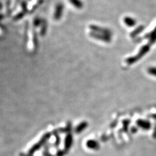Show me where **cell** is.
I'll use <instances>...</instances> for the list:
<instances>
[{
  "label": "cell",
  "mask_w": 156,
  "mask_h": 156,
  "mask_svg": "<svg viewBox=\"0 0 156 156\" xmlns=\"http://www.w3.org/2000/svg\"><path fill=\"white\" fill-rule=\"evenodd\" d=\"M150 46H151V45H149V44L143 46L141 48L139 53L136 55H135L133 57H129L126 60L127 64L128 65H131V64L135 63L138 61H139L142 57H143L146 54H147L149 52V51L150 50Z\"/></svg>",
  "instance_id": "obj_1"
},
{
  "label": "cell",
  "mask_w": 156,
  "mask_h": 156,
  "mask_svg": "<svg viewBox=\"0 0 156 156\" xmlns=\"http://www.w3.org/2000/svg\"><path fill=\"white\" fill-rule=\"evenodd\" d=\"M136 131H137V128H135V127H134V128L132 129V132H135Z\"/></svg>",
  "instance_id": "obj_22"
},
{
  "label": "cell",
  "mask_w": 156,
  "mask_h": 156,
  "mask_svg": "<svg viewBox=\"0 0 156 156\" xmlns=\"http://www.w3.org/2000/svg\"><path fill=\"white\" fill-rule=\"evenodd\" d=\"M50 138V135L49 134H47L45 135L42 139L39 141L37 143L35 144L29 150L28 153L31 155L33 154L34 153H35L36 151H38L39 149H40L45 143V142L48 140V139Z\"/></svg>",
  "instance_id": "obj_3"
},
{
  "label": "cell",
  "mask_w": 156,
  "mask_h": 156,
  "mask_svg": "<svg viewBox=\"0 0 156 156\" xmlns=\"http://www.w3.org/2000/svg\"><path fill=\"white\" fill-rule=\"evenodd\" d=\"M42 30L41 31V34L42 35H43L46 32L47 25L46 24V22H45V21H42Z\"/></svg>",
  "instance_id": "obj_18"
},
{
  "label": "cell",
  "mask_w": 156,
  "mask_h": 156,
  "mask_svg": "<svg viewBox=\"0 0 156 156\" xmlns=\"http://www.w3.org/2000/svg\"><path fill=\"white\" fill-rule=\"evenodd\" d=\"M153 137L154 138H156V126H155V130L154 131V134H153Z\"/></svg>",
  "instance_id": "obj_21"
},
{
  "label": "cell",
  "mask_w": 156,
  "mask_h": 156,
  "mask_svg": "<svg viewBox=\"0 0 156 156\" xmlns=\"http://www.w3.org/2000/svg\"><path fill=\"white\" fill-rule=\"evenodd\" d=\"M124 22L126 25L129 27H132L135 26L136 24V21L135 19L131 17H126L124 19Z\"/></svg>",
  "instance_id": "obj_9"
},
{
  "label": "cell",
  "mask_w": 156,
  "mask_h": 156,
  "mask_svg": "<svg viewBox=\"0 0 156 156\" xmlns=\"http://www.w3.org/2000/svg\"><path fill=\"white\" fill-rule=\"evenodd\" d=\"M32 155H31L30 154H24V153H20V156H32Z\"/></svg>",
  "instance_id": "obj_20"
},
{
  "label": "cell",
  "mask_w": 156,
  "mask_h": 156,
  "mask_svg": "<svg viewBox=\"0 0 156 156\" xmlns=\"http://www.w3.org/2000/svg\"><path fill=\"white\" fill-rule=\"evenodd\" d=\"M86 127H87V123L86 122H83L81 123L79 126H78L76 129V133H79L83 130H84Z\"/></svg>",
  "instance_id": "obj_13"
},
{
  "label": "cell",
  "mask_w": 156,
  "mask_h": 156,
  "mask_svg": "<svg viewBox=\"0 0 156 156\" xmlns=\"http://www.w3.org/2000/svg\"><path fill=\"white\" fill-rule=\"evenodd\" d=\"M42 22L41 21V19L39 18V17H35L34 20V22H33L34 25L35 27H38V26H40V24H42Z\"/></svg>",
  "instance_id": "obj_16"
},
{
  "label": "cell",
  "mask_w": 156,
  "mask_h": 156,
  "mask_svg": "<svg viewBox=\"0 0 156 156\" xmlns=\"http://www.w3.org/2000/svg\"><path fill=\"white\" fill-rule=\"evenodd\" d=\"M72 144V138L71 135L67 136L65 139V151H68L71 147Z\"/></svg>",
  "instance_id": "obj_11"
},
{
  "label": "cell",
  "mask_w": 156,
  "mask_h": 156,
  "mask_svg": "<svg viewBox=\"0 0 156 156\" xmlns=\"http://www.w3.org/2000/svg\"><path fill=\"white\" fill-rule=\"evenodd\" d=\"M65 153H66V151H65V150H59L57 153V156H64L65 155Z\"/></svg>",
  "instance_id": "obj_19"
},
{
  "label": "cell",
  "mask_w": 156,
  "mask_h": 156,
  "mask_svg": "<svg viewBox=\"0 0 156 156\" xmlns=\"http://www.w3.org/2000/svg\"><path fill=\"white\" fill-rule=\"evenodd\" d=\"M136 125L138 127L144 130H149L151 127V123L146 120L139 119L136 121Z\"/></svg>",
  "instance_id": "obj_6"
},
{
  "label": "cell",
  "mask_w": 156,
  "mask_h": 156,
  "mask_svg": "<svg viewBox=\"0 0 156 156\" xmlns=\"http://www.w3.org/2000/svg\"><path fill=\"white\" fill-rule=\"evenodd\" d=\"M63 10H64V5L61 3H59L57 4L56 6L54 13L53 15V18L56 20H58L61 19L63 15Z\"/></svg>",
  "instance_id": "obj_5"
},
{
  "label": "cell",
  "mask_w": 156,
  "mask_h": 156,
  "mask_svg": "<svg viewBox=\"0 0 156 156\" xmlns=\"http://www.w3.org/2000/svg\"><path fill=\"white\" fill-rule=\"evenodd\" d=\"M27 13L26 12H24V11H21L20 12L18 13L17 15H16L14 17H13V20H19L21 19H22Z\"/></svg>",
  "instance_id": "obj_14"
},
{
  "label": "cell",
  "mask_w": 156,
  "mask_h": 156,
  "mask_svg": "<svg viewBox=\"0 0 156 156\" xmlns=\"http://www.w3.org/2000/svg\"><path fill=\"white\" fill-rule=\"evenodd\" d=\"M145 29V26H138L135 30H134L132 32H131L130 36L132 38L136 37L138 35H139L141 32H142Z\"/></svg>",
  "instance_id": "obj_12"
},
{
  "label": "cell",
  "mask_w": 156,
  "mask_h": 156,
  "mask_svg": "<svg viewBox=\"0 0 156 156\" xmlns=\"http://www.w3.org/2000/svg\"><path fill=\"white\" fill-rule=\"evenodd\" d=\"M154 31H155L156 32V27H155V29L154 30Z\"/></svg>",
  "instance_id": "obj_25"
},
{
  "label": "cell",
  "mask_w": 156,
  "mask_h": 156,
  "mask_svg": "<svg viewBox=\"0 0 156 156\" xmlns=\"http://www.w3.org/2000/svg\"><path fill=\"white\" fill-rule=\"evenodd\" d=\"M2 8H3V6H2V4H1V3H0V10H1V9H2Z\"/></svg>",
  "instance_id": "obj_24"
},
{
  "label": "cell",
  "mask_w": 156,
  "mask_h": 156,
  "mask_svg": "<svg viewBox=\"0 0 156 156\" xmlns=\"http://www.w3.org/2000/svg\"><path fill=\"white\" fill-rule=\"evenodd\" d=\"M89 28L93 31V32H95L98 34H103L105 35H107L109 36H111L112 35V32L110 30L106 28H104V27H100L98 26L97 25H94V24H91L89 26Z\"/></svg>",
  "instance_id": "obj_2"
},
{
  "label": "cell",
  "mask_w": 156,
  "mask_h": 156,
  "mask_svg": "<svg viewBox=\"0 0 156 156\" xmlns=\"http://www.w3.org/2000/svg\"><path fill=\"white\" fill-rule=\"evenodd\" d=\"M4 18V15L2 14H0V20H2Z\"/></svg>",
  "instance_id": "obj_23"
},
{
  "label": "cell",
  "mask_w": 156,
  "mask_h": 156,
  "mask_svg": "<svg viewBox=\"0 0 156 156\" xmlns=\"http://www.w3.org/2000/svg\"><path fill=\"white\" fill-rule=\"evenodd\" d=\"M147 72L151 75L156 76V67H152L149 68L147 69Z\"/></svg>",
  "instance_id": "obj_15"
},
{
  "label": "cell",
  "mask_w": 156,
  "mask_h": 156,
  "mask_svg": "<svg viewBox=\"0 0 156 156\" xmlns=\"http://www.w3.org/2000/svg\"><path fill=\"white\" fill-rule=\"evenodd\" d=\"M86 146L93 150H98L100 149V144L95 140H89L86 143Z\"/></svg>",
  "instance_id": "obj_8"
},
{
  "label": "cell",
  "mask_w": 156,
  "mask_h": 156,
  "mask_svg": "<svg viewBox=\"0 0 156 156\" xmlns=\"http://www.w3.org/2000/svg\"><path fill=\"white\" fill-rule=\"evenodd\" d=\"M90 36H91L92 38L96 39V40L101 41L102 42H106V43H109L111 41V36H109L107 35H105L103 34H98L95 32H91L89 33Z\"/></svg>",
  "instance_id": "obj_4"
},
{
  "label": "cell",
  "mask_w": 156,
  "mask_h": 156,
  "mask_svg": "<svg viewBox=\"0 0 156 156\" xmlns=\"http://www.w3.org/2000/svg\"><path fill=\"white\" fill-rule=\"evenodd\" d=\"M145 38L149 39V44L150 45H153L156 42V32L155 31H153L145 36Z\"/></svg>",
  "instance_id": "obj_7"
},
{
  "label": "cell",
  "mask_w": 156,
  "mask_h": 156,
  "mask_svg": "<svg viewBox=\"0 0 156 156\" xmlns=\"http://www.w3.org/2000/svg\"><path fill=\"white\" fill-rule=\"evenodd\" d=\"M21 6H22V11H24V12H26V13L28 12V9H27V3L25 1H23L21 3Z\"/></svg>",
  "instance_id": "obj_17"
},
{
  "label": "cell",
  "mask_w": 156,
  "mask_h": 156,
  "mask_svg": "<svg viewBox=\"0 0 156 156\" xmlns=\"http://www.w3.org/2000/svg\"><path fill=\"white\" fill-rule=\"evenodd\" d=\"M69 3L76 9H82L83 7V3L81 0H69Z\"/></svg>",
  "instance_id": "obj_10"
}]
</instances>
